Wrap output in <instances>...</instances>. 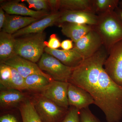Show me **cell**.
<instances>
[{"label":"cell","mask_w":122,"mask_h":122,"mask_svg":"<svg viewBox=\"0 0 122 122\" xmlns=\"http://www.w3.org/2000/svg\"><path fill=\"white\" fill-rule=\"evenodd\" d=\"M108 54L102 46L92 56L74 68L69 81L89 93L94 104L102 111L107 122L122 119V86L115 83L105 71Z\"/></svg>","instance_id":"obj_1"},{"label":"cell","mask_w":122,"mask_h":122,"mask_svg":"<svg viewBox=\"0 0 122 122\" xmlns=\"http://www.w3.org/2000/svg\"><path fill=\"white\" fill-rule=\"evenodd\" d=\"M93 27L102 38L108 54L112 46L122 40V20L115 11L98 15L97 21Z\"/></svg>","instance_id":"obj_2"},{"label":"cell","mask_w":122,"mask_h":122,"mask_svg":"<svg viewBox=\"0 0 122 122\" xmlns=\"http://www.w3.org/2000/svg\"><path fill=\"white\" fill-rule=\"evenodd\" d=\"M46 33L43 32L15 38V54L34 63L39 61L46 47Z\"/></svg>","instance_id":"obj_3"},{"label":"cell","mask_w":122,"mask_h":122,"mask_svg":"<svg viewBox=\"0 0 122 122\" xmlns=\"http://www.w3.org/2000/svg\"><path fill=\"white\" fill-rule=\"evenodd\" d=\"M38 65L54 81L65 82H69L74 69L65 65L55 57L46 52L42 54Z\"/></svg>","instance_id":"obj_4"},{"label":"cell","mask_w":122,"mask_h":122,"mask_svg":"<svg viewBox=\"0 0 122 122\" xmlns=\"http://www.w3.org/2000/svg\"><path fill=\"white\" fill-rule=\"evenodd\" d=\"M103 68L111 79L122 86V40L115 44L111 49Z\"/></svg>","instance_id":"obj_5"},{"label":"cell","mask_w":122,"mask_h":122,"mask_svg":"<svg viewBox=\"0 0 122 122\" xmlns=\"http://www.w3.org/2000/svg\"><path fill=\"white\" fill-rule=\"evenodd\" d=\"M69 82L53 81L42 90V96L59 106L67 109L69 107L68 90Z\"/></svg>","instance_id":"obj_6"},{"label":"cell","mask_w":122,"mask_h":122,"mask_svg":"<svg viewBox=\"0 0 122 122\" xmlns=\"http://www.w3.org/2000/svg\"><path fill=\"white\" fill-rule=\"evenodd\" d=\"M103 46L100 35L93 29L75 43L73 49L84 59L92 56Z\"/></svg>","instance_id":"obj_7"},{"label":"cell","mask_w":122,"mask_h":122,"mask_svg":"<svg viewBox=\"0 0 122 122\" xmlns=\"http://www.w3.org/2000/svg\"><path fill=\"white\" fill-rule=\"evenodd\" d=\"M34 106L41 119L46 122H55L65 116L68 112L67 109L59 106L43 96L38 99Z\"/></svg>","instance_id":"obj_8"},{"label":"cell","mask_w":122,"mask_h":122,"mask_svg":"<svg viewBox=\"0 0 122 122\" xmlns=\"http://www.w3.org/2000/svg\"><path fill=\"white\" fill-rule=\"evenodd\" d=\"M4 63L15 68L24 78L30 75L37 74L45 76L50 82L54 81L49 75L42 71L36 63L24 59L16 55Z\"/></svg>","instance_id":"obj_9"},{"label":"cell","mask_w":122,"mask_h":122,"mask_svg":"<svg viewBox=\"0 0 122 122\" xmlns=\"http://www.w3.org/2000/svg\"><path fill=\"white\" fill-rule=\"evenodd\" d=\"M61 15L55 25L65 23L86 25L93 26L97 21L98 15L91 11H60Z\"/></svg>","instance_id":"obj_10"},{"label":"cell","mask_w":122,"mask_h":122,"mask_svg":"<svg viewBox=\"0 0 122 122\" xmlns=\"http://www.w3.org/2000/svg\"><path fill=\"white\" fill-rule=\"evenodd\" d=\"M19 0H10L1 2V7L10 15H20L42 19L50 15L51 13L45 11H34L20 3Z\"/></svg>","instance_id":"obj_11"},{"label":"cell","mask_w":122,"mask_h":122,"mask_svg":"<svg viewBox=\"0 0 122 122\" xmlns=\"http://www.w3.org/2000/svg\"><path fill=\"white\" fill-rule=\"evenodd\" d=\"M68 98L69 105L79 111L88 108L90 105L94 104V99L89 93L70 83L68 88Z\"/></svg>","instance_id":"obj_12"},{"label":"cell","mask_w":122,"mask_h":122,"mask_svg":"<svg viewBox=\"0 0 122 122\" xmlns=\"http://www.w3.org/2000/svg\"><path fill=\"white\" fill-rule=\"evenodd\" d=\"M61 15L60 11L56 13H51L47 16L18 30L12 35L13 37L15 38L25 34L44 32L46 28L56 24Z\"/></svg>","instance_id":"obj_13"},{"label":"cell","mask_w":122,"mask_h":122,"mask_svg":"<svg viewBox=\"0 0 122 122\" xmlns=\"http://www.w3.org/2000/svg\"><path fill=\"white\" fill-rule=\"evenodd\" d=\"M44 51L55 57L65 65L71 68H76L84 60L81 55L73 49L65 50L52 49L46 47Z\"/></svg>","instance_id":"obj_14"},{"label":"cell","mask_w":122,"mask_h":122,"mask_svg":"<svg viewBox=\"0 0 122 122\" xmlns=\"http://www.w3.org/2000/svg\"><path fill=\"white\" fill-rule=\"evenodd\" d=\"M6 16L5 23L0 31L12 35L18 30L41 19L30 17L10 15L6 13Z\"/></svg>","instance_id":"obj_15"},{"label":"cell","mask_w":122,"mask_h":122,"mask_svg":"<svg viewBox=\"0 0 122 122\" xmlns=\"http://www.w3.org/2000/svg\"><path fill=\"white\" fill-rule=\"evenodd\" d=\"M57 26L61 28L62 34L76 43L93 29V26L86 25H81L65 22Z\"/></svg>","instance_id":"obj_16"},{"label":"cell","mask_w":122,"mask_h":122,"mask_svg":"<svg viewBox=\"0 0 122 122\" xmlns=\"http://www.w3.org/2000/svg\"><path fill=\"white\" fill-rule=\"evenodd\" d=\"M15 38L12 34L0 32V63L16 55L14 49Z\"/></svg>","instance_id":"obj_17"},{"label":"cell","mask_w":122,"mask_h":122,"mask_svg":"<svg viewBox=\"0 0 122 122\" xmlns=\"http://www.w3.org/2000/svg\"><path fill=\"white\" fill-rule=\"evenodd\" d=\"M24 94L20 91L7 89L0 93V103L5 107L15 106L24 100Z\"/></svg>","instance_id":"obj_18"},{"label":"cell","mask_w":122,"mask_h":122,"mask_svg":"<svg viewBox=\"0 0 122 122\" xmlns=\"http://www.w3.org/2000/svg\"><path fill=\"white\" fill-rule=\"evenodd\" d=\"M59 10L89 11L93 12L92 0H60Z\"/></svg>","instance_id":"obj_19"},{"label":"cell","mask_w":122,"mask_h":122,"mask_svg":"<svg viewBox=\"0 0 122 122\" xmlns=\"http://www.w3.org/2000/svg\"><path fill=\"white\" fill-rule=\"evenodd\" d=\"M23 122H44L35 109L34 104L29 100L24 102L20 107Z\"/></svg>","instance_id":"obj_20"},{"label":"cell","mask_w":122,"mask_h":122,"mask_svg":"<svg viewBox=\"0 0 122 122\" xmlns=\"http://www.w3.org/2000/svg\"><path fill=\"white\" fill-rule=\"evenodd\" d=\"M26 90L39 91L49 85L50 81L45 76L39 74L30 75L25 79Z\"/></svg>","instance_id":"obj_21"},{"label":"cell","mask_w":122,"mask_h":122,"mask_svg":"<svg viewBox=\"0 0 122 122\" xmlns=\"http://www.w3.org/2000/svg\"><path fill=\"white\" fill-rule=\"evenodd\" d=\"M119 0H92L93 12L97 15L115 11L118 7Z\"/></svg>","instance_id":"obj_22"},{"label":"cell","mask_w":122,"mask_h":122,"mask_svg":"<svg viewBox=\"0 0 122 122\" xmlns=\"http://www.w3.org/2000/svg\"><path fill=\"white\" fill-rule=\"evenodd\" d=\"M12 72L10 66L5 64H0V83L7 89H12L11 81Z\"/></svg>","instance_id":"obj_23"},{"label":"cell","mask_w":122,"mask_h":122,"mask_svg":"<svg viewBox=\"0 0 122 122\" xmlns=\"http://www.w3.org/2000/svg\"><path fill=\"white\" fill-rule=\"evenodd\" d=\"M12 78L11 86L12 89L20 91L26 90L25 79L15 68L11 67Z\"/></svg>","instance_id":"obj_24"},{"label":"cell","mask_w":122,"mask_h":122,"mask_svg":"<svg viewBox=\"0 0 122 122\" xmlns=\"http://www.w3.org/2000/svg\"><path fill=\"white\" fill-rule=\"evenodd\" d=\"M29 5L30 8L35 9L37 11H48L50 10L47 0H24Z\"/></svg>","instance_id":"obj_25"},{"label":"cell","mask_w":122,"mask_h":122,"mask_svg":"<svg viewBox=\"0 0 122 122\" xmlns=\"http://www.w3.org/2000/svg\"><path fill=\"white\" fill-rule=\"evenodd\" d=\"M80 122H100L89 107L79 111Z\"/></svg>","instance_id":"obj_26"},{"label":"cell","mask_w":122,"mask_h":122,"mask_svg":"<svg viewBox=\"0 0 122 122\" xmlns=\"http://www.w3.org/2000/svg\"><path fill=\"white\" fill-rule=\"evenodd\" d=\"M61 122H80L79 111L72 107Z\"/></svg>","instance_id":"obj_27"},{"label":"cell","mask_w":122,"mask_h":122,"mask_svg":"<svg viewBox=\"0 0 122 122\" xmlns=\"http://www.w3.org/2000/svg\"><path fill=\"white\" fill-rule=\"evenodd\" d=\"M61 43L57 37L56 35L53 34L51 35L49 40L46 42V47L52 49H57V48L61 47Z\"/></svg>","instance_id":"obj_28"},{"label":"cell","mask_w":122,"mask_h":122,"mask_svg":"<svg viewBox=\"0 0 122 122\" xmlns=\"http://www.w3.org/2000/svg\"><path fill=\"white\" fill-rule=\"evenodd\" d=\"M47 1L51 11V13H56L59 11L60 0H48Z\"/></svg>","instance_id":"obj_29"},{"label":"cell","mask_w":122,"mask_h":122,"mask_svg":"<svg viewBox=\"0 0 122 122\" xmlns=\"http://www.w3.org/2000/svg\"><path fill=\"white\" fill-rule=\"evenodd\" d=\"M73 41L72 40L66 39L62 42L61 44V48L63 50H69L72 49L73 48Z\"/></svg>","instance_id":"obj_30"},{"label":"cell","mask_w":122,"mask_h":122,"mask_svg":"<svg viewBox=\"0 0 122 122\" xmlns=\"http://www.w3.org/2000/svg\"><path fill=\"white\" fill-rule=\"evenodd\" d=\"M0 122H17V121L13 115L7 114L0 117Z\"/></svg>","instance_id":"obj_31"},{"label":"cell","mask_w":122,"mask_h":122,"mask_svg":"<svg viewBox=\"0 0 122 122\" xmlns=\"http://www.w3.org/2000/svg\"><path fill=\"white\" fill-rule=\"evenodd\" d=\"M6 13L1 7H0V30L1 31L6 20Z\"/></svg>","instance_id":"obj_32"},{"label":"cell","mask_w":122,"mask_h":122,"mask_svg":"<svg viewBox=\"0 0 122 122\" xmlns=\"http://www.w3.org/2000/svg\"><path fill=\"white\" fill-rule=\"evenodd\" d=\"M115 11L118 14V15H119V16L121 18V19L122 20V10L121 9H120V8L118 7L117 8Z\"/></svg>","instance_id":"obj_33"},{"label":"cell","mask_w":122,"mask_h":122,"mask_svg":"<svg viewBox=\"0 0 122 122\" xmlns=\"http://www.w3.org/2000/svg\"><path fill=\"white\" fill-rule=\"evenodd\" d=\"M118 7L122 10V0H119V2Z\"/></svg>","instance_id":"obj_34"}]
</instances>
